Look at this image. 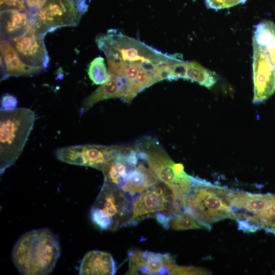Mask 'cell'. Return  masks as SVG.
I'll list each match as a JSON object with an SVG mask.
<instances>
[{
    "instance_id": "cell-1",
    "label": "cell",
    "mask_w": 275,
    "mask_h": 275,
    "mask_svg": "<svg viewBox=\"0 0 275 275\" xmlns=\"http://www.w3.org/2000/svg\"><path fill=\"white\" fill-rule=\"evenodd\" d=\"M61 254L57 236L47 228L32 230L22 235L14 244L12 259L24 275H45L54 268Z\"/></svg>"
},
{
    "instance_id": "cell-2",
    "label": "cell",
    "mask_w": 275,
    "mask_h": 275,
    "mask_svg": "<svg viewBox=\"0 0 275 275\" xmlns=\"http://www.w3.org/2000/svg\"><path fill=\"white\" fill-rule=\"evenodd\" d=\"M96 42L107 60L139 65L153 75L161 64L173 62L182 58L179 54L163 53L116 30H108L107 33L97 36Z\"/></svg>"
},
{
    "instance_id": "cell-3",
    "label": "cell",
    "mask_w": 275,
    "mask_h": 275,
    "mask_svg": "<svg viewBox=\"0 0 275 275\" xmlns=\"http://www.w3.org/2000/svg\"><path fill=\"white\" fill-rule=\"evenodd\" d=\"M254 103L275 93V24L264 20L255 27L253 37Z\"/></svg>"
},
{
    "instance_id": "cell-4",
    "label": "cell",
    "mask_w": 275,
    "mask_h": 275,
    "mask_svg": "<svg viewBox=\"0 0 275 275\" xmlns=\"http://www.w3.org/2000/svg\"><path fill=\"white\" fill-rule=\"evenodd\" d=\"M191 188L186 197L183 213L195 219L208 230L211 225L231 218L226 194L228 188L217 186L207 181L193 177Z\"/></svg>"
},
{
    "instance_id": "cell-5",
    "label": "cell",
    "mask_w": 275,
    "mask_h": 275,
    "mask_svg": "<svg viewBox=\"0 0 275 275\" xmlns=\"http://www.w3.org/2000/svg\"><path fill=\"white\" fill-rule=\"evenodd\" d=\"M35 120L28 108L0 111V171L13 164L21 154Z\"/></svg>"
},
{
    "instance_id": "cell-6",
    "label": "cell",
    "mask_w": 275,
    "mask_h": 275,
    "mask_svg": "<svg viewBox=\"0 0 275 275\" xmlns=\"http://www.w3.org/2000/svg\"><path fill=\"white\" fill-rule=\"evenodd\" d=\"M133 197L116 184L104 181L91 210L93 223L102 230L115 231L129 226Z\"/></svg>"
},
{
    "instance_id": "cell-7",
    "label": "cell",
    "mask_w": 275,
    "mask_h": 275,
    "mask_svg": "<svg viewBox=\"0 0 275 275\" xmlns=\"http://www.w3.org/2000/svg\"><path fill=\"white\" fill-rule=\"evenodd\" d=\"M90 0H47L32 16L37 31L44 34L62 27L75 26L87 11Z\"/></svg>"
},
{
    "instance_id": "cell-8",
    "label": "cell",
    "mask_w": 275,
    "mask_h": 275,
    "mask_svg": "<svg viewBox=\"0 0 275 275\" xmlns=\"http://www.w3.org/2000/svg\"><path fill=\"white\" fill-rule=\"evenodd\" d=\"M118 149L117 146L87 144L60 148L55 154L63 162L102 171L105 164L116 155Z\"/></svg>"
},
{
    "instance_id": "cell-9",
    "label": "cell",
    "mask_w": 275,
    "mask_h": 275,
    "mask_svg": "<svg viewBox=\"0 0 275 275\" xmlns=\"http://www.w3.org/2000/svg\"><path fill=\"white\" fill-rule=\"evenodd\" d=\"M134 149L139 159L145 160L159 180L171 187L177 178L173 169L175 162L158 142L146 137L136 142Z\"/></svg>"
},
{
    "instance_id": "cell-10",
    "label": "cell",
    "mask_w": 275,
    "mask_h": 275,
    "mask_svg": "<svg viewBox=\"0 0 275 275\" xmlns=\"http://www.w3.org/2000/svg\"><path fill=\"white\" fill-rule=\"evenodd\" d=\"M128 256L129 268L126 274H172L177 266L169 253L130 249Z\"/></svg>"
},
{
    "instance_id": "cell-11",
    "label": "cell",
    "mask_w": 275,
    "mask_h": 275,
    "mask_svg": "<svg viewBox=\"0 0 275 275\" xmlns=\"http://www.w3.org/2000/svg\"><path fill=\"white\" fill-rule=\"evenodd\" d=\"M44 36L33 24L21 36L9 40L25 64L45 70L49 58L44 41Z\"/></svg>"
},
{
    "instance_id": "cell-12",
    "label": "cell",
    "mask_w": 275,
    "mask_h": 275,
    "mask_svg": "<svg viewBox=\"0 0 275 275\" xmlns=\"http://www.w3.org/2000/svg\"><path fill=\"white\" fill-rule=\"evenodd\" d=\"M1 38L2 80L10 76L33 75L44 71L41 68L25 64L20 58L11 41L2 36Z\"/></svg>"
},
{
    "instance_id": "cell-13",
    "label": "cell",
    "mask_w": 275,
    "mask_h": 275,
    "mask_svg": "<svg viewBox=\"0 0 275 275\" xmlns=\"http://www.w3.org/2000/svg\"><path fill=\"white\" fill-rule=\"evenodd\" d=\"M33 24V17L28 11H1V36L10 40L22 35Z\"/></svg>"
},
{
    "instance_id": "cell-14",
    "label": "cell",
    "mask_w": 275,
    "mask_h": 275,
    "mask_svg": "<svg viewBox=\"0 0 275 275\" xmlns=\"http://www.w3.org/2000/svg\"><path fill=\"white\" fill-rule=\"evenodd\" d=\"M116 262L108 253L92 251L87 253L79 267V274H114Z\"/></svg>"
},
{
    "instance_id": "cell-15",
    "label": "cell",
    "mask_w": 275,
    "mask_h": 275,
    "mask_svg": "<svg viewBox=\"0 0 275 275\" xmlns=\"http://www.w3.org/2000/svg\"><path fill=\"white\" fill-rule=\"evenodd\" d=\"M159 180L149 168L141 163L128 172L124 183L120 188L130 195L134 196Z\"/></svg>"
},
{
    "instance_id": "cell-16",
    "label": "cell",
    "mask_w": 275,
    "mask_h": 275,
    "mask_svg": "<svg viewBox=\"0 0 275 275\" xmlns=\"http://www.w3.org/2000/svg\"><path fill=\"white\" fill-rule=\"evenodd\" d=\"M126 90V86L119 78L111 77L109 81L101 85L84 99L80 109V115L81 116L99 101L115 98L123 99L125 96Z\"/></svg>"
},
{
    "instance_id": "cell-17",
    "label": "cell",
    "mask_w": 275,
    "mask_h": 275,
    "mask_svg": "<svg viewBox=\"0 0 275 275\" xmlns=\"http://www.w3.org/2000/svg\"><path fill=\"white\" fill-rule=\"evenodd\" d=\"M186 79L197 82L200 85L210 89L216 82L217 76L214 72L199 63L189 62L187 63Z\"/></svg>"
},
{
    "instance_id": "cell-18",
    "label": "cell",
    "mask_w": 275,
    "mask_h": 275,
    "mask_svg": "<svg viewBox=\"0 0 275 275\" xmlns=\"http://www.w3.org/2000/svg\"><path fill=\"white\" fill-rule=\"evenodd\" d=\"M88 74L89 78L95 85L103 84L111 79L104 63V59L99 56L89 65Z\"/></svg>"
},
{
    "instance_id": "cell-19",
    "label": "cell",
    "mask_w": 275,
    "mask_h": 275,
    "mask_svg": "<svg viewBox=\"0 0 275 275\" xmlns=\"http://www.w3.org/2000/svg\"><path fill=\"white\" fill-rule=\"evenodd\" d=\"M170 228L175 230H184L199 229L203 227L193 217L182 213L171 219Z\"/></svg>"
},
{
    "instance_id": "cell-20",
    "label": "cell",
    "mask_w": 275,
    "mask_h": 275,
    "mask_svg": "<svg viewBox=\"0 0 275 275\" xmlns=\"http://www.w3.org/2000/svg\"><path fill=\"white\" fill-rule=\"evenodd\" d=\"M246 0H205L208 8L215 10L225 9L243 4Z\"/></svg>"
},
{
    "instance_id": "cell-21",
    "label": "cell",
    "mask_w": 275,
    "mask_h": 275,
    "mask_svg": "<svg viewBox=\"0 0 275 275\" xmlns=\"http://www.w3.org/2000/svg\"><path fill=\"white\" fill-rule=\"evenodd\" d=\"M187 63V62H185L182 59L173 65L172 72V80L180 78L186 79Z\"/></svg>"
},
{
    "instance_id": "cell-22",
    "label": "cell",
    "mask_w": 275,
    "mask_h": 275,
    "mask_svg": "<svg viewBox=\"0 0 275 275\" xmlns=\"http://www.w3.org/2000/svg\"><path fill=\"white\" fill-rule=\"evenodd\" d=\"M210 273L208 270L201 268L177 265L172 274H208Z\"/></svg>"
},
{
    "instance_id": "cell-23",
    "label": "cell",
    "mask_w": 275,
    "mask_h": 275,
    "mask_svg": "<svg viewBox=\"0 0 275 275\" xmlns=\"http://www.w3.org/2000/svg\"><path fill=\"white\" fill-rule=\"evenodd\" d=\"M9 9L26 11L24 0H1V11Z\"/></svg>"
},
{
    "instance_id": "cell-24",
    "label": "cell",
    "mask_w": 275,
    "mask_h": 275,
    "mask_svg": "<svg viewBox=\"0 0 275 275\" xmlns=\"http://www.w3.org/2000/svg\"><path fill=\"white\" fill-rule=\"evenodd\" d=\"M47 0H24L26 11L32 15H35Z\"/></svg>"
},
{
    "instance_id": "cell-25",
    "label": "cell",
    "mask_w": 275,
    "mask_h": 275,
    "mask_svg": "<svg viewBox=\"0 0 275 275\" xmlns=\"http://www.w3.org/2000/svg\"><path fill=\"white\" fill-rule=\"evenodd\" d=\"M17 100L14 96L6 94L2 97L1 109L11 110L16 108Z\"/></svg>"
},
{
    "instance_id": "cell-26",
    "label": "cell",
    "mask_w": 275,
    "mask_h": 275,
    "mask_svg": "<svg viewBox=\"0 0 275 275\" xmlns=\"http://www.w3.org/2000/svg\"><path fill=\"white\" fill-rule=\"evenodd\" d=\"M238 224V230L244 232H255L260 229L247 219H235Z\"/></svg>"
},
{
    "instance_id": "cell-27",
    "label": "cell",
    "mask_w": 275,
    "mask_h": 275,
    "mask_svg": "<svg viewBox=\"0 0 275 275\" xmlns=\"http://www.w3.org/2000/svg\"><path fill=\"white\" fill-rule=\"evenodd\" d=\"M173 171L175 176L177 178H183L191 181L193 177L188 175L184 170V167L182 163H174L173 166Z\"/></svg>"
},
{
    "instance_id": "cell-28",
    "label": "cell",
    "mask_w": 275,
    "mask_h": 275,
    "mask_svg": "<svg viewBox=\"0 0 275 275\" xmlns=\"http://www.w3.org/2000/svg\"><path fill=\"white\" fill-rule=\"evenodd\" d=\"M155 217L157 223L164 229L170 228V222L171 218L169 216L161 211H158L156 213Z\"/></svg>"
},
{
    "instance_id": "cell-29",
    "label": "cell",
    "mask_w": 275,
    "mask_h": 275,
    "mask_svg": "<svg viewBox=\"0 0 275 275\" xmlns=\"http://www.w3.org/2000/svg\"><path fill=\"white\" fill-rule=\"evenodd\" d=\"M267 232L275 235V217L272 219L263 228Z\"/></svg>"
}]
</instances>
